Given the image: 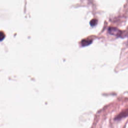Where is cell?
<instances>
[{"mask_svg": "<svg viewBox=\"0 0 128 128\" xmlns=\"http://www.w3.org/2000/svg\"><path fill=\"white\" fill-rule=\"evenodd\" d=\"M128 116V109H126L121 112L118 116L116 117V120H120L124 118H125Z\"/></svg>", "mask_w": 128, "mask_h": 128, "instance_id": "obj_1", "label": "cell"}, {"mask_svg": "<svg viewBox=\"0 0 128 128\" xmlns=\"http://www.w3.org/2000/svg\"><path fill=\"white\" fill-rule=\"evenodd\" d=\"M109 32L111 35H115V36H119L120 35L121 31L118 29L115 28H110L109 29Z\"/></svg>", "mask_w": 128, "mask_h": 128, "instance_id": "obj_2", "label": "cell"}, {"mask_svg": "<svg viewBox=\"0 0 128 128\" xmlns=\"http://www.w3.org/2000/svg\"><path fill=\"white\" fill-rule=\"evenodd\" d=\"M91 42H92V41L90 40L85 39L82 41V45L83 46H87V45H89V44H90L91 43Z\"/></svg>", "mask_w": 128, "mask_h": 128, "instance_id": "obj_3", "label": "cell"}, {"mask_svg": "<svg viewBox=\"0 0 128 128\" xmlns=\"http://www.w3.org/2000/svg\"><path fill=\"white\" fill-rule=\"evenodd\" d=\"M2 36H4V34L3 33H0V40H3V38H4V37H2Z\"/></svg>", "mask_w": 128, "mask_h": 128, "instance_id": "obj_4", "label": "cell"}]
</instances>
